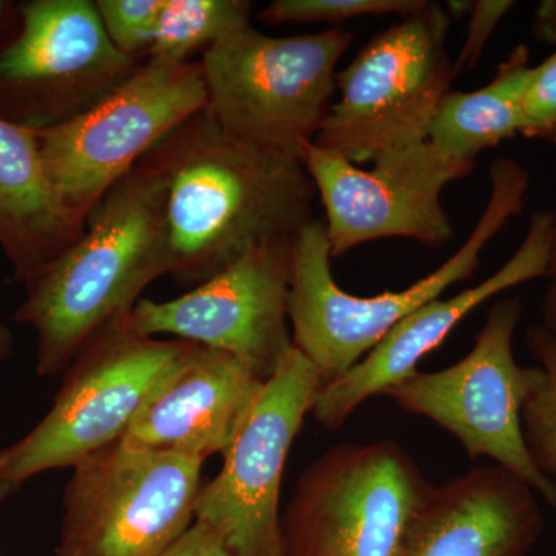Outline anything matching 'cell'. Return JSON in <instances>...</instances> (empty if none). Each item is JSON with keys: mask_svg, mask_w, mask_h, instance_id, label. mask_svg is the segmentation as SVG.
Segmentation results:
<instances>
[{"mask_svg": "<svg viewBox=\"0 0 556 556\" xmlns=\"http://www.w3.org/2000/svg\"><path fill=\"white\" fill-rule=\"evenodd\" d=\"M144 159L163 182L169 276L181 287H199L266 241L295 239L317 218L302 161L229 137L206 109Z\"/></svg>", "mask_w": 556, "mask_h": 556, "instance_id": "1", "label": "cell"}, {"mask_svg": "<svg viewBox=\"0 0 556 556\" xmlns=\"http://www.w3.org/2000/svg\"><path fill=\"white\" fill-rule=\"evenodd\" d=\"M163 276H169L163 182L142 159L98 204L79 239L27 283L14 320L38 336V375L65 371Z\"/></svg>", "mask_w": 556, "mask_h": 556, "instance_id": "2", "label": "cell"}, {"mask_svg": "<svg viewBox=\"0 0 556 556\" xmlns=\"http://www.w3.org/2000/svg\"><path fill=\"white\" fill-rule=\"evenodd\" d=\"M544 529L535 492L503 467L437 486L404 556H526Z\"/></svg>", "mask_w": 556, "mask_h": 556, "instance_id": "17", "label": "cell"}, {"mask_svg": "<svg viewBox=\"0 0 556 556\" xmlns=\"http://www.w3.org/2000/svg\"><path fill=\"white\" fill-rule=\"evenodd\" d=\"M530 354L543 371L522 408V431L530 457L541 473L556 479V334L541 324L526 332Z\"/></svg>", "mask_w": 556, "mask_h": 556, "instance_id": "21", "label": "cell"}, {"mask_svg": "<svg viewBox=\"0 0 556 556\" xmlns=\"http://www.w3.org/2000/svg\"><path fill=\"white\" fill-rule=\"evenodd\" d=\"M292 243L258 244L177 299L139 300L127 321L148 338L169 334L228 353L268 380L294 346L289 325Z\"/></svg>", "mask_w": 556, "mask_h": 556, "instance_id": "14", "label": "cell"}, {"mask_svg": "<svg viewBox=\"0 0 556 556\" xmlns=\"http://www.w3.org/2000/svg\"><path fill=\"white\" fill-rule=\"evenodd\" d=\"M5 9L7 2H2V0H0V17H2L3 11H5Z\"/></svg>", "mask_w": 556, "mask_h": 556, "instance_id": "29", "label": "cell"}, {"mask_svg": "<svg viewBox=\"0 0 556 556\" xmlns=\"http://www.w3.org/2000/svg\"><path fill=\"white\" fill-rule=\"evenodd\" d=\"M532 31L540 42L556 47V0H544L538 5Z\"/></svg>", "mask_w": 556, "mask_h": 556, "instance_id": "28", "label": "cell"}, {"mask_svg": "<svg viewBox=\"0 0 556 556\" xmlns=\"http://www.w3.org/2000/svg\"><path fill=\"white\" fill-rule=\"evenodd\" d=\"M164 0H97L98 13L113 46L131 58L148 56Z\"/></svg>", "mask_w": 556, "mask_h": 556, "instance_id": "23", "label": "cell"}, {"mask_svg": "<svg viewBox=\"0 0 556 556\" xmlns=\"http://www.w3.org/2000/svg\"><path fill=\"white\" fill-rule=\"evenodd\" d=\"M450 24L447 7L427 0L362 47L338 73L339 101L314 142L361 166L427 141L456 79L447 51Z\"/></svg>", "mask_w": 556, "mask_h": 556, "instance_id": "6", "label": "cell"}, {"mask_svg": "<svg viewBox=\"0 0 556 556\" xmlns=\"http://www.w3.org/2000/svg\"><path fill=\"white\" fill-rule=\"evenodd\" d=\"M206 105L200 62L148 58L89 112L35 130L47 175L70 218L86 229L110 190Z\"/></svg>", "mask_w": 556, "mask_h": 556, "instance_id": "8", "label": "cell"}, {"mask_svg": "<svg viewBox=\"0 0 556 556\" xmlns=\"http://www.w3.org/2000/svg\"><path fill=\"white\" fill-rule=\"evenodd\" d=\"M551 244L552 212L538 211L529 219L521 247L493 276L453 298H438L420 306L350 371L321 386L311 408L314 419L327 430H339L369 397L382 396L388 388L416 372L420 361L482 303L527 281L546 277Z\"/></svg>", "mask_w": 556, "mask_h": 556, "instance_id": "15", "label": "cell"}, {"mask_svg": "<svg viewBox=\"0 0 556 556\" xmlns=\"http://www.w3.org/2000/svg\"><path fill=\"white\" fill-rule=\"evenodd\" d=\"M489 175V200L463 247L402 291L361 298L340 288L324 219H314L295 236L289 288L292 345L320 372L321 386L350 371L409 314L475 276L486 244L525 211L530 186L529 172L514 159L493 161Z\"/></svg>", "mask_w": 556, "mask_h": 556, "instance_id": "3", "label": "cell"}, {"mask_svg": "<svg viewBox=\"0 0 556 556\" xmlns=\"http://www.w3.org/2000/svg\"><path fill=\"white\" fill-rule=\"evenodd\" d=\"M163 556H236L222 538L208 527L193 522L192 527Z\"/></svg>", "mask_w": 556, "mask_h": 556, "instance_id": "26", "label": "cell"}, {"mask_svg": "<svg viewBox=\"0 0 556 556\" xmlns=\"http://www.w3.org/2000/svg\"><path fill=\"white\" fill-rule=\"evenodd\" d=\"M530 53L521 43L497 65L486 86L473 91H450L442 101L428 139L455 159L475 161L521 134V101L529 78Z\"/></svg>", "mask_w": 556, "mask_h": 556, "instance_id": "19", "label": "cell"}, {"mask_svg": "<svg viewBox=\"0 0 556 556\" xmlns=\"http://www.w3.org/2000/svg\"><path fill=\"white\" fill-rule=\"evenodd\" d=\"M351 40L342 28L289 38L252 25L229 33L200 61L208 115L229 137L302 161L327 118Z\"/></svg>", "mask_w": 556, "mask_h": 556, "instance_id": "4", "label": "cell"}, {"mask_svg": "<svg viewBox=\"0 0 556 556\" xmlns=\"http://www.w3.org/2000/svg\"><path fill=\"white\" fill-rule=\"evenodd\" d=\"M320 387V372L292 346L223 456L222 470L200 490L193 522L214 530L233 555L283 556L281 481Z\"/></svg>", "mask_w": 556, "mask_h": 556, "instance_id": "13", "label": "cell"}, {"mask_svg": "<svg viewBox=\"0 0 556 556\" xmlns=\"http://www.w3.org/2000/svg\"><path fill=\"white\" fill-rule=\"evenodd\" d=\"M266 380L239 358L193 345L153 391L121 438L127 447L169 452L201 463L232 447Z\"/></svg>", "mask_w": 556, "mask_h": 556, "instance_id": "16", "label": "cell"}, {"mask_svg": "<svg viewBox=\"0 0 556 556\" xmlns=\"http://www.w3.org/2000/svg\"><path fill=\"white\" fill-rule=\"evenodd\" d=\"M434 489L391 439L328 450L281 515L283 556H404Z\"/></svg>", "mask_w": 556, "mask_h": 556, "instance_id": "7", "label": "cell"}, {"mask_svg": "<svg viewBox=\"0 0 556 556\" xmlns=\"http://www.w3.org/2000/svg\"><path fill=\"white\" fill-rule=\"evenodd\" d=\"M248 0H164L149 58L189 62L229 33L251 25Z\"/></svg>", "mask_w": 556, "mask_h": 556, "instance_id": "20", "label": "cell"}, {"mask_svg": "<svg viewBox=\"0 0 556 556\" xmlns=\"http://www.w3.org/2000/svg\"><path fill=\"white\" fill-rule=\"evenodd\" d=\"M521 134L556 144V50L530 68L521 101Z\"/></svg>", "mask_w": 556, "mask_h": 556, "instance_id": "24", "label": "cell"}, {"mask_svg": "<svg viewBox=\"0 0 556 556\" xmlns=\"http://www.w3.org/2000/svg\"><path fill=\"white\" fill-rule=\"evenodd\" d=\"M201 467L121 439L87 456L65 485L58 556H163L195 521Z\"/></svg>", "mask_w": 556, "mask_h": 556, "instance_id": "10", "label": "cell"}, {"mask_svg": "<svg viewBox=\"0 0 556 556\" xmlns=\"http://www.w3.org/2000/svg\"><path fill=\"white\" fill-rule=\"evenodd\" d=\"M522 311L519 295L497 300L466 357L439 371L417 369L382 396L444 428L471 459L490 457L556 507V482L538 470L522 431V408L543 376L538 365L515 361Z\"/></svg>", "mask_w": 556, "mask_h": 556, "instance_id": "9", "label": "cell"}, {"mask_svg": "<svg viewBox=\"0 0 556 556\" xmlns=\"http://www.w3.org/2000/svg\"><path fill=\"white\" fill-rule=\"evenodd\" d=\"M552 212V244L548 252L547 287L543 299V320L541 325L556 334V207Z\"/></svg>", "mask_w": 556, "mask_h": 556, "instance_id": "27", "label": "cell"}, {"mask_svg": "<svg viewBox=\"0 0 556 556\" xmlns=\"http://www.w3.org/2000/svg\"><path fill=\"white\" fill-rule=\"evenodd\" d=\"M84 232L51 186L35 130L0 116V248L25 285Z\"/></svg>", "mask_w": 556, "mask_h": 556, "instance_id": "18", "label": "cell"}, {"mask_svg": "<svg viewBox=\"0 0 556 556\" xmlns=\"http://www.w3.org/2000/svg\"><path fill=\"white\" fill-rule=\"evenodd\" d=\"M515 3L510 0H477L468 7L467 36L456 62H453L456 76L464 70H473L481 60L490 36L493 35L497 24L503 21Z\"/></svg>", "mask_w": 556, "mask_h": 556, "instance_id": "25", "label": "cell"}, {"mask_svg": "<svg viewBox=\"0 0 556 556\" xmlns=\"http://www.w3.org/2000/svg\"><path fill=\"white\" fill-rule=\"evenodd\" d=\"M302 164L325 208L331 257L382 239L441 248L455 237L442 203L450 182L467 177L475 161L455 159L430 139L390 150L362 169L311 141Z\"/></svg>", "mask_w": 556, "mask_h": 556, "instance_id": "11", "label": "cell"}, {"mask_svg": "<svg viewBox=\"0 0 556 556\" xmlns=\"http://www.w3.org/2000/svg\"><path fill=\"white\" fill-rule=\"evenodd\" d=\"M427 0H276L258 14L269 25L345 22L364 16L394 14L405 17L422 9Z\"/></svg>", "mask_w": 556, "mask_h": 556, "instance_id": "22", "label": "cell"}, {"mask_svg": "<svg viewBox=\"0 0 556 556\" xmlns=\"http://www.w3.org/2000/svg\"><path fill=\"white\" fill-rule=\"evenodd\" d=\"M127 317L84 346L38 426L0 448V507L40 473L73 468L119 441L153 391L195 345L139 334Z\"/></svg>", "mask_w": 556, "mask_h": 556, "instance_id": "5", "label": "cell"}, {"mask_svg": "<svg viewBox=\"0 0 556 556\" xmlns=\"http://www.w3.org/2000/svg\"><path fill=\"white\" fill-rule=\"evenodd\" d=\"M0 50V116L49 129L78 118L118 89L138 61L121 53L91 0H30Z\"/></svg>", "mask_w": 556, "mask_h": 556, "instance_id": "12", "label": "cell"}]
</instances>
